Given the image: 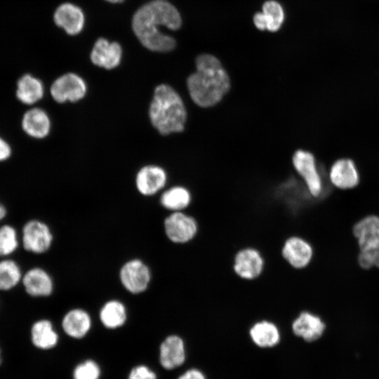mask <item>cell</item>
<instances>
[{
    "instance_id": "cell-31",
    "label": "cell",
    "mask_w": 379,
    "mask_h": 379,
    "mask_svg": "<svg viewBox=\"0 0 379 379\" xmlns=\"http://www.w3.org/2000/svg\"><path fill=\"white\" fill-rule=\"evenodd\" d=\"M10 145L0 136V161L8 159L11 155Z\"/></svg>"
},
{
    "instance_id": "cell-5",
    "label": "cell",
    "mask_w": 379,
    "mask_h": 379,
    "mask_svg": "<svg viewBox=\"0 0 379 379\" xmlns=\"http://www.w3.org/2000/svg\"><path fill=\"white\" fill-rule=\"evenodd\" d=\"M167 238L176 244H185L192 241L199 232L196 219L182 211L173 212L164 221Z\"/></svg>"
},
{
    "instance_id": "cell-23",
    "label": "cell",
    "mask_w": 379,
    "mask_h": 379,
    "mask_svg": "<svg viewBox=\"0 0 379 379\" xmlns=\"http://www.w3.org/2000/svg\"><path fill=\"white\" fill-rule=\"evenodd\" d=\"M16 97L22 103L34 105L44 96V88L39 79L29 74L21 77L17 82Z\"/></svg>"
},
{
    "instance_id": "cell-32",
    "label": "cell",
    "mask_w": 379,
    "mask_h": 379,
    "mask_svg": "<svg viewBox=\"0 0 379 379\" xmlns=\"http://www.w3.org/2000/svg\"><path fill=\"white\" fill-rule=\"evenodd\" d=\"M178 379H206V376L200 370L191 368L186 371Z\"/></svg>"
},
{
    "instance_id": "cell-15",
    "label": "cell",
    "mask_w": 379,
    "mask_h": 379,
    "mask_svg": "<svg viewBox=\"0 0 379 379\" xmlns=\"http://www.w3.org/2000/svg\"><path fill=\"white\" fill-rule=\"evenodd\" d=\"M22 284L32 297H47L53 291V281L44 269L39 267L28 270L22 276Z\"/></svg>"
},
{
    "instance_id": "cell-26",
    "label": "cell",
    "mask_w": 379,
    "mask_h": 379,
    "mask_svg": "<svg viewBox=\"0 0 379 379\" xmlns=\"http://www.w3.org/2000/svg\"><path fill=\"white\" fill-rule=\"evenodd\" d=\"M190 192L183 187L176 186L166 190L161 197V204L173 212L182 211L190 204Z\"/></svg>"
},
{
    "instance_id": "cell-11",
    "label": "cell",
    "mask_w": 379,
    "mask_h": 379,
    "mask_svg": "<svg viewBox=\"0 0 379 379\" xmlns=\"http://www.w3.org/2000/svg\"><path fill=\"white\" fill-rule=\"evenodd\" d=\"M86 91V82L74 73L60 76L53 81L50 88L51 97L59 103L77 102L85 96Z\"/></svg>"
},
{
    "instance_id": "cell-13",
    "label": "cell",
    "mask_w": 379,
    "mask_h": 379,
    "mask_svg": "<svg viewBox=\"0 0 379 379\" xmlns=\"http://www.w3.org/2000/svg\"><path fill=\"white\" fill-rule=\"evenodd\" d=\"M353 234L357 239L360 252L379 253V217L367 215L353 227Z\"/></svg>"
},
{
    "instance_id": "cell-34",
    "label": "cell",
    "mask_w": 379,
    "mask_h": 379,
    "mask_svg": "<svg viewBox=\"0 0 379 379\" xmlns=\"http://www.w3.org/2000/svg\"><path fill=\"white\" fill-rule=\"evenodd\" d=\"M105 1H109L110 3L117 4V3H121L124 0H105Z\"/></svg>"
},
{
    "instance_id": "cell-33",
    "label": "cell",
    "mask_w": 379,
    "mask_h": 379,
    "mask_svg": "<svg viewBox=\"0 0 379 379\" xmlns=\"http://www.w3.org/2000/svg\"><path fill=\"white\" fill-rule=\"evenodd\" d=\"M7 211L4 206L0 204V221L2 220L6 215Z\"/></svg>"
},
{
    "instance_id": "cell-18",
    "label": "cell",
    "mask_w": 379,
    "mask_h": 379,
    "mask_svg": "<svg viewBox=\"0 0 379 379\" xmlns=\"http://www.w3.org/2000/svg\"><path fill=\"white\" fill-rule=\"evenodd\" d=\"M160 363L168 370L181 366L185 361L183 340L177 335L167 336L160 345Z\"/></svg>"
},
{
    "instance_id": "cell-14",
    "label": "cell",
    "mask_w": 379,
    "mask_h": 379,
    "mask_svg": "<svg viewBox=\"0 0 379 379\" xmlns=\"http://www.w3.org/2000/svg\"><path fill=\"white\" fill-rule=\"evenodd\" d=\"M121 55V47L117 42L99 38L93 47L90 58L95 65L112 69L120 64Z\"/></svg>"
},
{
    "instance_id": "cell-30",
    "label": "cell",
    "mask_w": 379,
    "mask_h": 379,
    "mask_svg": "<svg viewBox=\"0 0 379 379\" xmlns=\"http://www.w3.org/2000/svg\"><path fill=\"white\" fill-rule=\"evenodd\" d=\"M128 379H157V375L148 367L141 365L131 371Z\"/></svg>"
},
{
    "instance_id": "cell-17",
    "label": "cell",
    "mask_w": 379,
    "mask_h": 379,
    "mask_svg": "<svg viewBox=\"0 0 379 379\" xmlns=\"http://www.w3.org/2000/svg\"><path fill=\"white\" fill-rule=\"evenodd\" d=\"M54 21L68 34H79L84 25V15L82 10L70 3L60 5L55 11Z\"/></svg>"
},
{
    "instance_id": "cell-9",
    "label": "cell",
    "mask_w": 379,
    "mask_h": 379,
    "mask_svg": "<svg viewBox=\"0 0 379 379\" xmlns=\"http://www.w3.org/2000/svg\"><path fill=\"white\" fill-rule=\"evenodd\" d=\"M361 176L355 161L350 157L335 159L328 170V180L333 187L348 190L357 187Z\"/></svg>"
},
{
    "instance_id": "cell-24",
    "label": "cell",
    "mask_w": 379,
    "mask_h": 379,
    "mask_svg": "<svg viewBox=\"0 0 379 379\" xmlns=\"http://www.w3.org/2000/svg\"><path fill=\"white\" fill-rule=\"evenodd\" d=\"M31 339L34 345L38 348L48 350L56 345L58 335L48 319H39L31 328Z\"/></svg>"
},
{
    "instance_id": "cell-16",
    "label": "cell",
    "mask_w": 379,
    "mask_h": 379,
    "mask_svg": "<svg viewBox=\"0 0 379 379\" xmlns=\"http://www.w3.org/2000/svg\"><path fill=\"white\" fill-rule=\"evenodd\" d=\"M166 178V173L162 168L148 165L138 171L135 184L140 193L145 196H151L164 187Z\"/></svg>"
},
{
    "instance_id": "cell-2",
    "label": "cell",
    "mask_w": 379,
    "mask_h": 379,
    "mask_svg": "<svg viewBox=\"0 0 379 379\" xmlns=\"http://www.w3.org/2000/svg\"><path fill=\"white\" fill-rule=\"evenodd\" d=\"M196 67L187 80L190 97L200 107L213 106L230 90V77L220 60L210 54L199 55Z\"/></svg>"
},
{
    "instance_id": "cell-21",
    "label": "cell",
    "mask_w": 379,
    "mask_h": 379,
    "mask_svg": "<svg viewBox=\"0 0 379 379\" xmlns=\"http://www.w3.org/2000/svg\"><path fill=\"white\" fill-rule=\"evenodd\" d=\"M284 20V12L281 6L276 1L270 0L262 5V12L257 13L253 22L260 30L277 31Z\"/></svg>"
},
{
    "instance_id": "cell-6",
    "label": "cell",
    "mask_w": 379,
    "mask_h": 379,
    "mask_svg": "<svg viewBox=\"0 0 379 379\" xmlns=\"http://www.w3.org/2000/svg\"><path fill=\"white\" fill-rule=\"evenodd\" d=\"M265 269L262 253L254 247H244L234 255L232 270L236 276L244 281H255Z\"/></svg>"
},
{
    "instance_id": "cell-25",
    "label": "cell",
    "mask_w": 379,
    "mask_h": 379,
    "mask_svg": "<svg viewBox=\"0 0 379 379\" xmlns=\"http://www.w3.org/2000/svg\"><path fill=\"white\" fill-rule=\"evenodd\" d=\"M99 318L106 328H117L123 326L127 319L126 308L121 301L110 300L100 308Z\"/></svg>"
},
{
    "instance_id": "cell-1",
    "label": "cell",
    "mask_w": 379,
    "mask_h": 379,
    "mask_svg": "<svg viewBox=\"0 0 379 379\" xmlns=\"http://www.w3.org/2000/svg\"><path fill=\"white\" fill-rule=\"evenodd\" d=\"M182 19L177 8L166 1H152L140 7L132 19L133 32L147 49L168 52L175 46V39L161 31V27L178 29Z\"/></svg>"
},
{
    "instance_id": "cell-7",
    "label": "cell",
    "mask_w": 379,
    "mask_h": 379,
    "mask_svg": "<svg viewBox=\"0 0 379 379\" xmlns=\"http://www.w3.org/2000/svg\"><path fill=\"white\" fill-rule=\"evenodd\" d=\"M53 235L48 225L39 220L27 221L22 229L23 248L30 253L41 254L51 246Z\"/></svg>"
},
{
    "instance_id": "cell-22",
    "label": "cell",
    "mask_w": 379,
    "mask_h": 379,
    "mask_svg": "<svg viewBox=\"0 0 379 379\" xmlns=\"http://www.w3.org/2000/svg\"><path fill=\"white\" fill-rule=\"evenodd\" d=\"M91 327V318L89 314L81 308L69 310L62 319V328L69 337L81 338Z\"/></svg>"
},
{
    "instance_id": "cell-10",
    "label": "cell",
    "mask_w": 379,
    "mask_h": 379,
    "mask_svg": "<svg viewBox=\"0 0 379 379\" xmlns=\"http://www.w3.org/2000/svg\"><path fill=\"white\" fill-rule=\"evenodd\" d=\"M281 255L291 268L302 270L312 262L314 248L307 239L293 234L284 240L281 248Z\"/></svg>"
},
{
    "instance_id": "cell-4",
    "label": "cell",
    "mask_w": 379,
    "mask_h": 379,
    "mask_svg": "<svg viewBox=\"0 0 379 379\" xmlns=\"http://www.w3.org/2000/svg\"><path fill=\"white\" fill-rule=\"evenodd\" d=\"M293 164L310 194L314 198L319 197L324 190L325 180L315 155L310 151L298 149L293 156Z\"/></svg>"
},
{
    "instance_id": "cell-12",
    "label": "cell",
    "mask_w": 379,
    "mask_h": 379,
    "mask_svg": "<svg viewBox=\"0 0 379 379\" xmlns=\"http://www.w3.org/2000/svg\"><path fill=\"white\" fill-rule=\"evenodd\" d=\"M294 335L305 343H315L324 335L326 324L321 317L308 310L301 311L291 321Z\"/></svg>"
},
{
    "instance_id": "cell-27",
    "label": "cell",
    "mask_w": 379,
    "mask_h": 379,
    "mask_svg": "<svg viewBox=\"0 0 379 379\" xmlns=\"http://www.w3.org/2000/svg\"><path fill=\"white\" fill-rule=\"evenodd\" d=\"M22 273L19 265L12 259L0 260V291L15 288L21 281Z\"/></svg>"
},
{
    "instance_id": "cell-36",
    "label": "cell",
    "mask_w": 379,
    "mask_h": 379,
    "mask_svg": "<svg viewBox=\"0 0 379 379\" xmlns=\"http://www.w3.org/2000/svg\"><path fill=\"white\" fill-rule=\"evenodd\" d=\"M153 1H164V0H153Z\"/></svg>"
},
{
    "instance_id": "cell-19",
    "label": "cell",
    "mask_w": 379,
    "mask_h": 379,
    "mask_svg": "<svg viewBox=\"0 0 379 379\" xmlns=\"http://www.w3.org/2000/svg\"><path fill=\"white\" fill-rule=\"evenodd\" d=\"M21 126L24 132L29 136L42 139L49 134L51 120L44 109L34 107L25 112Z\"/></svg>"
},
{
    "instance_id": "cell-20",
    "label": "cell",
    "mask_w": 379,
    "mask_h": 379,
    "mask_svg": "<svg viewBox=\"0 0 379 379\" xmlns=\"http://www.w3.org/2000/svg\"><path fill=\"white\" fill-rule=\"evenodd\" d=\"M249 335L253 343L260 348L273 347L281 339L278 326L267 319L255 322L249 329Z\"/></svg>"
},
{
    "instance_id": "cell-35",
    "label": "cell",
    "mask_w": 379,
    "mask_h": 379,
    "mask_svg": "<svg viewBox=\"0 0 379 379\" xmlns=\"http://www.w3.org/2000/svg\"><path fill=\"white\" fill-rule=\"evenodd\" d=\"M0 364H1V351H0Z\"/></svg>"
},
{
    "instance_id": "cell-29",
    "label": "cell",
    "mask_w": 379,
    "mask_h": 379,
    "mask_svg": "<svg viewBox=\"0 0 379 379\" xmlns=\"http://www.w3.org/2000/svg\"><path fill=\"white\" fill-rule=\"evenodd\" d=\"M100 373L98 364L92 360H87L75 368L73 378L74 379H98Z\"/></svg>"
},
{
    "instance_id": "cell-8",
    "label": "cell",
    "mask_w": 379,
    "mask_h": 379,
    "mask_svg": "<svg viewBox=\"0 0 379 379\" xmlns=\"http://www.w3.org/2000/svg\"><path fill=\"white\" fill-rule=\"evenodd\" d=\"M119 279L126 291L132 294H139L147 289L151 281V272L142 260L131 259L121 266Z\"/></svg>"
},
{
    "instance_id": "cell-28",
    "label": "cell",
    "mask_w": 379,
    "mask_h": 379,
    "mask_svg": "<svg viewBox=\"0 0 379 379\" xmlns=\"http://www.w3.org/2000/svg\"><path fill=\"white\" fill-rule=\"evenodd\" d=\"M19 246L16 230L10 225L0 227V257H6L14 253Z\"/></svg>"
},
{
    "instance_id": "cell-3",
    "label": "cell",
    "mask_w": 379,
    "mask_h": 379,
    "mask_svg": "<svg viewBox=\"0 0 379 379\" xmlns=\"http://www.w3.org/2000/svg\"><path fill=\"white\" fill-rule=\"evenodd\" d=\"M149 116L153 126L165 135L184 130L187 112L179 94L170 86L161 84L154 90Z\"/></svg>"
}]
</instances>
